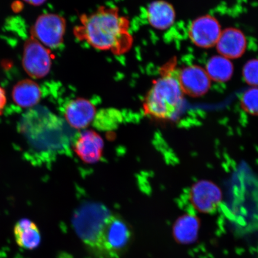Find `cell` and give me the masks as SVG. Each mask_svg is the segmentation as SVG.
Returning <instances> with one entry per match:
<instances>
[{
  "instance_id": "obj_1",
  "label": "cell",
  "mask_w": 258,
  "mask_h": 258,
  "mask_svg": "<svg viewBox=\"0 0 258 258\" xmlns=\"http://www.w3.org/2000/svg\"><path fill=\"white\" fill-rule=\"evenodd\" d=\"M79 21L73 30L74 36L96 49L120 56L133 46L130 21L117 8L101 6L92 14L81 15Z\"/></svg>"
},
{
  "instance_id": "obj_2",
  "label": "cell",
  "mask_w": 258,
  "mask_h": 258,
  "mask_svg": "<svg viewBox=\"0 0 258 258\" xmlns=\"http://www.w3.org/2000/svg\"><path fill=\"white\" fill-rule=\"evenodd\" d=\"M184 102L183 93L177 77L167 67L154 80L143 102L145 115L153 120L173 121L179 117Z\"/></svg>"
},
{
  "instance_id": "obj_3",
  "label": "cell",
  "mask_w": 258,
  "mask_h": 258,
  "mask_svg": "<svg viewBox=\"0 0 258 258\" xmlns=\"http://www.w3.org/2000/svg\"><path fill=\"white\" fill-rule=\"evenodd\" d=\"M132 231L124 219L112 214L90 230L83 240L99 258H118L127 247Z\"/></svg>"
},
{
  "instance_id": "obj_4",
  "label": "cell",
  "mask_w": 258,
  "mask_h": 258,
  "mask_svg": "<svg viewBox=\"0 0 258 258\" xmlns=\"http://www.w3.org/2000/svg\"><path fill=\"white\" fill-rule=\"evenodd\" d=\"M50 48L31 37L25 41L22 66L25 72L33 79H41L49 73L53 62Z\"/></svg>"
},
{
  "instance_id": "obj_5",
  "label": "cell",
  "mask_w": 258,
  "mask_h": 258,
  "mask_svg": "<svg viewBox=\"0 0 258 258\" xmlns=\"http://www.w3.org/2000/svg\"><path fill=\"white\" fill-rule=\"evenodd\" d=\"M66 27L67 22L62 16L43 14L38 16L32 26L31 37L50 49L56 48L63 43Z\"/></svg>"
},
{
  "instance_id": "obj_6",
  "label": "cell",
  "mask_w": 258,
  "mask_h": 258,
  "mask_svg": "<svg viewBox=\"0 0 258 258\" xmlns=\"http://www.w3.org/2000/svg\"><path fill=\"white\" fill-rule=\"evenodd\" d=\"M222 199L220 188L214 182L202 180L192 185L189 191V201L197 211L211 214L217 209Z\"/></svg>"
},
{
  "instance_id": "obj_7",
  "label": "cell",
  "mask_w": 258,
  "mask_h": 258,
  "mask_svg": "<svg viewBox=\"0 0 258 258\" xmlns=\"http://www.w3.org/2000/svg\"><path fill=\"white\" fill-rule=\"evenodd\" d=\"M221 32V25L217 19L207 15L192 22L188 34L190 40L196 46L209 48L217 44Z\"/></svg>"
},
{
  "instance_id": "obj_8",
  "label": "cell",
  "mask_w": 258,
  "mask_h": 258,
  "mask_svg": "<svg viewBox=\"0 0 258 258\" xmlns=\"http://www.w3.org/2000/svg\"><path fill=\"white\" fill-rule=\"evenodd\" d=\"M177 79L183 93L195 98L205 95L211 88V80L207 73L198 66L183 68Z\"/></svg>"
},
{
  "instance_id": "obj_9",
  "label": "cell",
  "mask_w": 258,
  "mask_h": 258,
  "mask_svg": "<svg viewBox=\"0 0 258 258\" xmlns=\"http://www.w3.org/2000/svg\"><path fill=\"white\" fill-rule=\"evenodd\" d=\"M104 143L100 135L90 130L83 131L74 145V150L84 163L93 164L101 159Z\"/></svg>"
},
{
  "instance_id": "obj_10",
  "label": "cell",
  "mask_w": 258,
  "mask_h": 258,
  "mask_svg": "<svg viewBox=\"0 0 258 258\" xmlns=\"http://www.w3.org/2000/svg\"><path fill=\"white\" fill-rule=\"evenodd\" d=\"M96 109L89 100L77 98L72 100L64 108V116L68 123L76 129L88 127L95 118Z\"/></svg>"
},
{
  "instance_id": "obj_11",
  "label": "cell",
  "mask_w": 258,
  "mask_h": 258,
  "mask_svg": "<svg viewBox=\"0 0 258 258\" xmlns=\"http://www.w3.org/2000/svg\"><path fill=\"white\" fill-rule=\"evenodd\" d=\"M221 55L229 59H238L245 52L247 40L243 32L234 28H229L221 32L217 44Z\"/></svg>"
},
{
  "instance_id": "obj_12",
  "label": "cell",
  "mask_w": 258,
  "mask_h": 258,
  "mask_svg": "<svg viewBox=\"0 0 258 258\" xmlns=\"http://www.w3.org/2000/svg\"><path fill=\"white\" fill-rule=\"evenodd\" d=\"M147 18L151 27L164 31L169 28L175 22L176 12L170 3L164 0H157L148 5Z\"/></svg>"
},
{
  "instance_id": "obj_13",
  "label": "cell",
  "mask_w": 258,
  "mask_h": 258,
  "mask_svg": "<svg viewBox=\"0 0 258 258\" xmlns=\"http://www.w3.org/2000/svg\"><path fill=\"white\" fill-rule=\"evenodd\" d=\"M13 101L21 108H33L40 101L41 90L38 84L31 79H24L16 84L12 90Z\"/></svg>"
},
{
  "instance_id": "obj_14",
  "label": "cell",
  "mask_w": 258,
  "mask_h": 258,
  "mask_svg": "<svg viewBox=\"0 0 258 258\" xmlns=\"http://www.w3.org/2000/svg\"><path fill=\"white\" fill-rule=\"evenodd\" d=\"M14 234L16 243L21 249L34 250L40 244L41 237L39 228L30 219H21L16 222Z\"/></svg>"
},
{
  "instance_id": "obj_15",
  "label": "cell",
  "mask_w": 258,
  "mask_h": 258,
  "mask_svg": "<svg viewBox=\"0 0 258 258\" xmlns=\"http://www.w3.org/2000/svg\"><path fill=\"white\" fill-rule=\"evenodd\" d=\"M201 225L199 219L192 215H184L177 219L173 227V236L179 244H189L196 241Z\"/></svg>"
},
{
  "instance_id": "obj_16",
  "label": "cell",
  "mask_w": 258,
  "mask_h": 258,
  "mask_svg": "<svg viewBox=\"0 0 258 258\" xmlns=\"http://www.w3.org/2000/svg\"><path fill=\"white\" fill-rule=\"evenodd\" d=\"M206 72L211 80L225 83L230 80L234 73V66L230 59L221 55L210 58Z\"/></svg>"
},
{
  "instance_id": "obj_17",
  "label": "cell",
  "mask_w": 258,
  "mask_h": 258,
  "mask_svg": "<svg viewBox=\"0 0 258 258\" xmlns=\"http://www.w3.org/2000/svg\"><path fill=\"white\" fill-rule=\"evenodd\" d=\"M240 104L245 112L258 115V88L253 87L245 91L240 98Z\"/></svg>"
},
{
  "instance_id": "obj_18",
  "label": "cell",
  "mask_w": 258,
  "mask_h": 258,
  "mask_svg": "<svg viewBox=\"0 0 258 258\" xmlns=\"http://www.w3.org/2000/svg\"><path fill=\"white\" fill-rule=\"evenodd\" d=\"M243 77L248 85L258 88V59L250 60L244 64Z\"/></svg>"
},
{
  "instance_id": "obj_19",
  "label": "cell",
  "mask_w": 258,
  "mask_h": 258,
  "mask_svg": "<svg viewBox=\"0 0 258 258\" xmlns=\"http://www.w3.org/2000/svg\"><path fill=\"white\" fill-rule=\"evenodd\" d=\"M7 104V96L5 90L0 86V116L3 114Z\"/></svg>"
},
{
  "instance_id": "obj_20",
  "label": "cell",
  "mask_w": 258,
  "mask_h": 258,
  "mask_svg": "<svg viewBox=\"0 0 258 258\" xmlns=\"http://www.w3.org/2000/svg\"><path fill=\"white\" fill-rule=\"evenodd\" d=\"M24 1L30 5L39 6L43 5L47 0H24Z\"/></svg>"
}]
</instances>
